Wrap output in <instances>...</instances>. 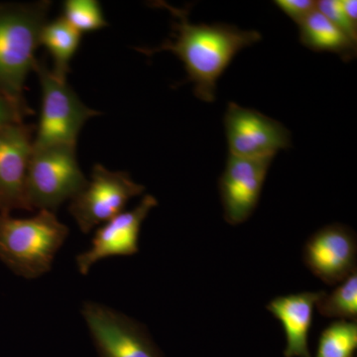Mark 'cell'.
Returning <instances> with one entry per match:
<instances>
[{
	"instance_id": "cell-1",
	"label": "cell",
	"mask_w": 357,
	"mask_h": 357,
	"mask_svg": "<svg viewBox=\"0 0 357 357\" xmlns=\"http://www.w3.org/2000/svg\"><path fill=\"white\" fill-rule=\"evenodd\" d=\"M153 4L173 16L172 35L155 48L137 47L135 50L147 56L160 52L177 56L185 66L187 82L194 84L195 96L202 102H215L218 79L239 52L261 41V33L225 23L194 24L189 9L177 8L165 1Z\"/></svg>"
},
{
	"instance_id": "cell-2",
	"label": "cell",
	"mask_w": 357,
	"mask_h": 357,
	"mask_svg": "<svg viewBox=\"0 0 357 357\" xmlns=\"http://www.w3.org/2000/svg\"><path fill=\"white\" fill-rule=\"evenodd\" d=\"M51 1L0 3V95L33 114L26 100L25 84L36 65L40 34L48 21Z\"/></svg>"
},
{
	"instance_id": "cell-3",
	"label": "cell",
	"mask_w": 357,
	"mask_h": 357,
	"mask_svg": "<svg viewBox=\"0 0 357 357\" xmlns=\"http://www.w3.org/2000/svg\"><path fill=\"white\" fill-rule=\"evenodd\" d=\"M69 234L54 211L41 210L29 218L0 213V260L17 276L39 278L50 271Z\"/></svg>"
},
{
	"instance_id": "cell-4",
	"label": "cell",
	"mask_w": 357,
	"mask_h": 357,
	"mask_svg": "<svg viewBox=\"0 0 357 357\" xmlns=\"http://www.w3.org/2000/svg\"><path fill=\"white\" fill-rule=\"evenodd\" d=\"M34 72L41 86L42 102L33 147L77 146L86 122L100 112L84 105L67 81L54 76L45 59L37 60Z\"/></svg>"
},
{
	"instance_id": "cell-5",
	"label": "cell",
	"mask_w": 357,
	"mask_h": 357,
	"mask_svg": "<svg viewBox=\"0 0 357 357\" xmlns=\"http://www.w3.org/2000/svg\"><path fill=\"white\" fill-rule=\"evenodd\" d=\"M77 146L33 147L26 177V195L31 210L55 213L88 184L77 159Z\"/></svg>"
},
{
	"instance_id": "cell-6",
	"label": "cell",
	"mask_w": 357,
	"mask_h": 357,
	"mask_svg": "<svg viewBox=\"0 0 357 357\" xmlns=\"http://www.w3.org/2000/svg\"><path fill=\"white\" fill-rule=\"evenodd\" d=\"M144 191V185L134 182L128 172L96 164L88 184L70 199L69 213L81 231L89 234L122 213L131 199Z\"/></svg>"
},
{
	"instance_id": "cell-7",
	"label": "cell",
	"mask_w": 357,
	"mask_h": 357,
	"mask_svg": "<svg viewBox=\"0 0 357 357\" xmlns=\"http://www.w3.org/2000/svg\"><path fill=\"white\" fill-rule=\"evenodd\" d=\"M82 316L98 357H163L146 326L93 301H86Z\"/></svg>"
},
{
	"instance_id": "cell-8",
	"label": "cell",
	"mask_w": 357,
	"mask_h": 357,
	"mask_svg": "<svg viewBox=\"0 0 357 357\" xmlns=\"http://www.w3.org/2000/svg\"><path fill=\"white\" fill-rule=\"evenodd\" d=\"M229 155L248 159L275 158L292 145L291 132L281 122L230 102L225 119Z\"/></svg>"
},
{
	"instance_id": "cell-9",
	"label": "cell",
	"mask_w": 357,
	"mask_h": 357,
	"mask_svg": "<svg viewBox=\"0 0 357 357\" xmlns=\"http://www.w3.org/2000/svg\"><path fill=\"white\" fill-rule=\"evenodd\" d=\"M357 238L351 227L333 223L309 237L303 250L307 269L326 285L344 281L356 269Z\"/></svg>"
},
{
	"instance_id": "cell-10",
	"label": "cell",
	"mask_w": 357,
	"mask_h": 357,
	"mask_svg": "<svg viewBox=\"0 0 357 357\" xmlns=\"http://www.w3.org/2000/svg\"><path fill=\"white\" fill-rule=\"evenodd\" d=\"M273 159L241 158L229 154L225 170L218 180L225 222L238 225L252 215L259 203Z\"/></svg>"
},
{
	"instance_id": "cell-11",
	"label": "cell",
	"mask_w": 357,
	"mask_h": 357,
	"mask_svg": "<svg viewBox=\"0 0 357 357\" xmlns=\"http://www.w3.org/2000/svg\"><path fill=\"white\" fill-rule=\"evenodd\" d=\"M35 126L24 122L0 129V213L32 211L26 195Z\"/></svg>"
},
{
	"instance_id": "cell-12",
	"label": "cell",
	"mask_w": 357,
	"mask_h": 357,
	"mask_svg": "<svg viewBox=\"0 0 357 357\" xmlns=\"http://www.w3.org/2000/svg\"><path fill=\"white\" fill-rule=\"evenodd\" d=\"M157 206L158 201L154 196L145 195L132 210L123 211L100 225L91 241V248L76 257L79 273L88 274L96 263L112 256L138 253L141 227L150 211Z\"/></svg>"
},
{
	"instance_id": "cell-13",
	"label": "cell",
	"mask_w": 357,
	"mask_h": 357,
	"mask_svg": "<svg viewBox=\"0 0 357 357\" xmlns=\"http://www.w3.org/2000/svg\"><path fill=\"white\" fill-rule=\"evenodd\" d=\"M323 291L290 294L275 298L266 309L280 321L286 335L285 357H311L309 335L314 307Z\"/></svg>"
},
{
	"instance_id": "cell-14",
	"label": "cell",
	"mask_w": 357,
	"mask_h": 357,
	"mask_svg": "<svg viewBox=\"0 0 357 357\" xmlns=\"http://www.w3.org/2000/svg\"><path fill=\"white\" fill-rule=\"evenodd\" d=\"M298 26L300 42L310 50L335 54L344 62L356 57L357 44L318 10Z\"/></svg>"
},
{
	"instance_id": "cell-15",
	"label": "cell",
	"mask_w": 357,
	"mask_h": 357,
	"mask_svg": "<svg viewBox=\"0 0 357 357\" xmlns=\"http://www.w3.org/2000/svg\"><path fill=\"white\" fill-rule=\"evenodd\" d=\"M82 34L64 20L59 17L47 21L40 34V46H43L53 60L52 74L61 81H67L70 63L76 55Z\"/></svg>"
},
{
	"instance_id": "cell-16",
	"label": "cell",
	"mask_w": 357,
	"mask_h": 357,
	"mask_svg": "<svg viewBox=\"0 0 357 357\" xmlns=\"http://www.w3.org/2000/svg\"><path fill=\"white\" fill-rule=\"evenodd\" d=\"M316 306L319 314L326 318L356 321L357 271L342 281L332 293L323 291Z\"/></svg>"
},
{
	"instance_id": "cell-17",
	"label": "cell",
	"mask_w": 357,
	"mask_h": 357,
	"mask_svg": "<svg viewBox=\"0 0 357 357\" xmlns=\"http://www.w3.org/2000/svg\"><path fill=\"white\" fill-rule=\"evenodd\" d=\"M356 347V321H333L321 333L316 357H352Z\"/></svg>"
},
{
	"instance_id": "cell-18",
	"label": "cell",
	"mask_w": 357,
	"mask_h": 357,
	"mask_svg": "<svg viewBox=\"0 0 357 357\" xmlns=\"http://www.w3.org/2000/svg\"><path fill=\"white\" fill-rule=\"evenodd\" d=\"M61 17L82 35L109 26L102 6L96 0H67L63 2Z\"/></svg>"
},
{
	"instance_id": "cell-19",
	"label": "cell",
	"mask_w": 357,
	"mask_h": 357,
	"mask_svg": "<svg viewBox=\"0 0 357 357\" xmlns=\"http://www.w3.org/2000/svg\"><path fill=\"white\" fill-rule=\"evenodd\" d=\"M317 10L357 44V25L349 20L340 0H319L317 1Z\"/></svg>"
},
{
	"instance_id": "cell-20",
	"label": "cell",
	"mask_w": 357,
	"mask_h": 357,
	"mask_svg": "<svg viewBox=\"0 0 357 357\" xmlns=\"http://www.w3.org/2000/svg\"><path fill=\"white\" fill-rule=\"evenodd\" d=\"M274 4L298 25L317 10L314 0H275Z\"/></svg>"
},
{
	"instance_id": "cell-21",
	"label": "cell",
	"mask_w": 357,
	"mask_h": 357,
	"mask_svg": "<svg viewBox=\"0 0 357 357\" xmlns=\"http://www.w3.org/2000/svg\"><path fill=\"white\" fill-rule=\"evenodd\" d=\"M24 112L10 100L0 95V129L24 122Z\"/></svg>"
},
{
	"instance_id": "cell-22",
	"label": "cell",
	"mask_w": 357,
	"mask_h": 357,
	"mask_svg": "<svg viewBox=\"0 0 357 357\" xmlns=\"http://www.w3.org/2000/svg\"><path fill=\"white\" fill-rule=\"evenodd\" d=\"M344 13L354 24L357 25V1L356 0H340Z\"/></svg>"
}]
</instances>
